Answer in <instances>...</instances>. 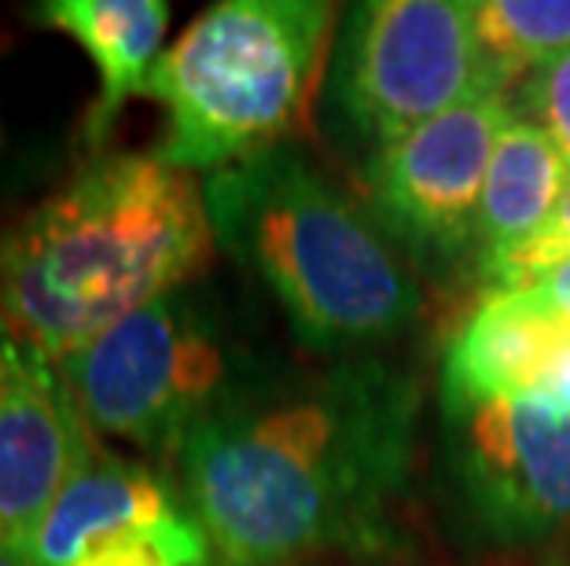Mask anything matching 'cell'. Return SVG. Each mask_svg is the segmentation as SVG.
<instances>
[{
	"label": "cell",
	"instance_id": "cell-1",
	"mask_svg": "<svg viewBox=\"0 0 570 566\" xmlns=\"http://www.w3.org/2000/svg\"><path fill=\"white\" fill-rule=\"evenodd\" d=\"M420 390L375 357L239 383L174 453L180 500L225 566L380 556L416 453Z\"/></svg>",
	"mask_w": 570,
	"mask_h": 566
},
{
	"label": "cell",
	"instance_id": "cell-2",
	"mask_svg": "<svg viewBox=\"0 0 570 566\" xmlns=\"http://www.w3.org/2000/svg\"><path fill=\"white\" fill-rule=\"evenodd\" d=\"M203 180L155 151L92 155L0 236V324L59 365L210 265Z\"/></svg>",
	"mask_w": 570,
	"mask_h": 566
},
{
	"label": "cell",
	"instance_id": "cell-3",
	"mask_svg": "<svg viewBox=\"0 0 570 566\" xmlns=\"http://www.w3.org/2000/svg\"><path fill=\"white\" fill-rule=\"evenodd\" d=\"M214 244L276 295L302 346L350 357L402 335L420 287L375 218L295 148L203 177Z\"/></svg>",
	"mask_w": 570,
	"mask_h": 566
},
{
	"label": "cell",
	"instance_id": "cell-4",
	"mask_svg": "<svg viewBox=\"0 0 570 566\" xmlns=\"http://www.w3.org/2000/svg\"><path fill=\"white\" fill-rule=\"evenodd\" d=\"M335 8L324 0H222L151 67L144 96L166 111L163 162L217 173L284 148L324 78Z\"/></svg>",
	"mask_w": 570,
	"mask_h": 566
},
{
	"label": "cell",
	"instance_id": "cell-5",
	"mask_svg": "<svg viewBox=\"0 0 570 566\" xmlns=\"http://www.w3.org/2000/svg\"><path fill=\"white\" fill-rule=\"evenodd\" d=\"M92 438L174 456L233 394L236 360L214 309L177 287L59 360Z\"/></svg>",
	"mask_w": 570,
	"mask_h": 566
},
{
	"label": "cell",
	"instance_id": "cell-6",
	"mask_svg": "<svg viewBox=\"0 0 570 566\" xmlns=\"http://www.w3.org/2000/svg\"><path fill=\"white\" fill-rule=\"evenodd\" d=\"M479 92L497 89L464 0H368L346 11L327 96L375 151Z\"/></svg>",
	"mask_w": 570,
	"mask_h": 566
},
{
	"label": "cell",
	"instance_id": "cell-7",
	"mask_svg": "<svg viewBox=\"0 0 570 566\" xmlns=\"http://www.w3.org/2000/svg\"><path fill=\"white\" fill-rule=\"evenodd\" d=\"M512 118L508 92H479L391 148L372 151L365 188L386 239L428 261L471 255L482 185Z\"/></svg>",
	"mask_w": 570,
	"mask_h": 566
},
{
	"label": "cell",
	"instance_id": "cell-8",
	"mask_svg": "<svg viewBox=\"0 0 570 566\" xmlns=\"http://www.w3.org/2000/svg\"><path fill=\"white\" fill-rule=\"evenodd\" d=\"M460 508L497 545H530L570 526V416L533 397L445 413Z\"/></svg>",
	"mask_w": 570,
	"mask_h": 566
},
{
	"label": "cell",
	"instance_id": "cell-9",
	"mask_svg": "<svg viewBox=\"0 0 570 566\" xmlns=\"http://www.w3.org/2000/svg\"><path fill=\"white\" fill-rule=\"evenodd\" d=\"M89 445L59 365L0 324V548L27 556Z\"/></svg>",
	"mask_w": 570,
	"mask_h": 566
},
{
	"label": "cell",
	"instance_id": "cell-10",
	"mask_svg": "<svg viewBox=\"0 0 570 566\" xmlns=\"http://www.w3.org/2000/svg\"><path fill=\"white\" fill-rule=\"evenodd\" d=\"M180 515L188 508L166 478L100 449V438H92L41 519L27 559L30 566H70L104 540L159 529Z\"/></svg>",
	"mask_w": 570,
	"mask_h": 566
},
{
	"label": "cell",
	"instance_id": "cell-11",
	"mask_svg": "<svg viewBox=\"0 0 570 566\" xmlns=\"http://www.w3.org/2000/svg\"><path fill=\"white\" fill-rule=\"evenodd\" d=\"M563 335V324H556L527 287L482 291L479 306L468 312L445 349V413L493 401V397H530Z\"/></svg>",
	"mask_w": 570,
	"mask_h": 566
},
{
	"label": "cell",
	"instance_id": "cell-12",
	"mask_svg": "<svg viewBox=\"0 0 570 566\" xmlns=\"http://www.w3.org/2000/svg\"><path fill=\"white\" fill-rule=\"evenodd\" d=\"M30 22L67 33L92 59L100 92L85 115V143L104 155V143L129 100L144 96L151 67L163 56L169 4L163 0H41L27 8Z\"/></svg>",
	"mask_w": 570,
	"mask_h": 566
},
{
	"label": "cell",
	"instance_id": "cell-13",
	"mask_svg": "<svg viewBox=\"0 0 570 566\" xmlns=\"http://www.w3.org/2000/svg\"><path fill=\"white\" fill-rule=\"evenodd\" d=\"M570 180L567 155L527 118H512L493 148L482 185L475 258L479 269L538 232Z\"/></svg>",
	"mask_w": 570,
	"mask_h": 566
},
{
	"label": "cell",
	"instance_id": "cell-14",
	"mask_svg": "<svg viewBox=\"0 0 570 566\" xmlns=\"http://www.w3.org/2000/svg\"><path fill=\"white\" fill-rule=\"evenodd\" d=\"M471 19L497 92L570 52V0H471Z\"/></svg>",
	"mask_w": 570,
	"mask_h": 566
},
{
	"label": "cell",
	"instance_id": "cell-15",
	"mask_svg": "<svg viewBox=\"0 0 570 566\" xmlns=\"http://www.w3.org/2000/svg\"><path fill=\"white\" fill-rule=\"evenodd\" d=\"M206 563H210V540H206L203 526L188 512L169 526L104 540V545L89 548L70 566H206Z\"/></svg>",
	"mask_w": 570,
	"mask_h": 566
},
{
	"label": "cell",
	"instance_id": "cell-16",
	"mask_svg": "<svg viewBox=\"0 0 570 566\" xmlns=\"http://www.w3.org/2000/svg\"><path fill=\"white\" fill-rule=\"evenodd\" d=\"M560 261H570V180L560 202H556L552 218L527 244L504 250L501 258L482 265L479 276L487 280V291H515V287H527L530 280H538L541 272H549Z\"/></svg>",
	"mask_w": 570,
	"mask_h": 566
},
{
	"label": "cell",
	"instance_id": "cell-17",
	"mask_svg": "<svg viewBox=\"0 0 570 566\" xmlns=\"http://www.w3.org/2000/svg\"><path fill=\"white\" fill-rule=\"evenodd\" d=\"M515 118H527L567 155L570 162V52L533 67L527 78H519L508 89Z\"/></svg>",
	"mask_w": 570,
	"mask_h": 566
},
{
	"label": "cell",
	"instance_id": "cell-18",
	"mask_svg": "<svg viewBox=\"0 0 570 566\" xmlns=\"http://www.w3.org/2000/svg\"><path fill=\"white\" fill-rule=\"evenodd\" d=\"M530 397L533 401L552 405L556 413L570 416V331L560 339V346L552 349L549 365L541 368V376H538V383H533Z\"/></svg>",
	"mask_w": 570,
	"mask_h": 566
},
{
	"label": "cell",
	"instance_id": "cell-19",
	"mask_svg": "<svg viewBox=\"0 0 570 566\" xmlns=\"http://www.w3.org/2000/svg\"><path fill=\"white\" fill-rule=\"evenodd\" d=\"M527 291L538 298V306L549 312L556 324H563L570 331V261L552 265L549 272H541L538 280L527 284Z\"/></svg>",
	"mask_w": 570,
	"mask_h": 566
},
{
	"label": "cell",
	"instance_id": "cell-20",
	"mask_svg": "<svg viewBox=\"0 0 570 566\" xmlns=\"http://www.w3.org/2000/svg\"><path fill=\"white\" fill-rule=\"evenodd\" d=\"M0 566H30V559L22 556V552H8V548H0Z\"/></svg>",
	"mask_w": 570,
	"mask_h": 566
},
{
	"label": "cell",
	"instance_id": "cell-21",
	"mask_svg": "<svg viewBox=\"0 0 570 566\" xmlns=\"http://www.w3.org/2000/svg\"><path fill=\"white\" fill-rule=\"evenodd\" d=\"M563 566H570V559H567V563H563Z\"/></svg>",
	"mask_w": 570,
	"mask_h": 566
}]
</instances>
